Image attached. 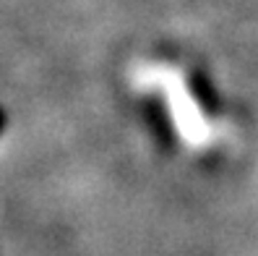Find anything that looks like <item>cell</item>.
I'll return each instance as SVG.
<instances>
[{
	"mask_svg": "<svg viewBox=\"0 0 258 256\" xmlns=\"http://www.w3.org/2000/svg\"><path fill=\"white\" fill-rule=\"evenodd\" d=\"M136 81H139V86H162L167 92L172 123H175V128H177L183 141H188L193 149H199L211 139L209 120L201 115L199 105H196V99L190 97L183 76H180V71L149 66V68H141L139 73H136Z\"/></svg>",
	"mask_w": 258,
	"mask_h": 256,
	"instance_id": "1",
	"label": "cell"
}]
</instances>
